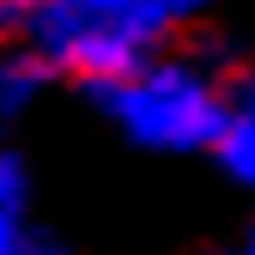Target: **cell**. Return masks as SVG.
<instances>
[{
  "instance_id": "cell-1",
  "label": "cell",
  "mask_w": 255,
  "mask_h": 255,
  "mask_svg": "<svg viewBox=\"0 0 255 255\" xmlns=\"http://www.w3.org/2000/svg\"><path fill=\"white\" fill-rule=\"evenodd\" d=\"M201 6L207 0H30L18 12V30L43 67L110 85L158 55V43Z\"/></svg>"
},
{
  "instance_id": "cell-2",
  "label": "cell",
  "mask_w": 255,
  "mask_h": 255,
  "mask_svg": "<svg viewBox=\"0 0 255 255\" xmlns=\"http://www.w3.org/2000/svg\"><path fill=\"white\" fill-rule=\"evenodd\" d=\"M91 91H104V110L122 122V134L152 152H207L231 110L225 85L182 55H146L140 67Z\"/></svg>"
},
{
  "instance_id": "cell-3",
  "label": "cell",
  "mask_w": 255,
  "mask_h": 255,
  "mask_svg": "<svg viewBox=\"0 0 255 255\" xmlns=\"http://www.w3.org/2000/svg\"><path fill=\"white\" fill-rule=\"evenodd\" d=\"M0 255H55L37 231H30L24 170H18V158H6V152H0Z\"/></svg>"
},
{
  "instance_id": "cell-4",
  "label": "cell",
  "mask_w": 255,
  "mask_h": 255,
  "mask_svg": "<svg viewBox=\"0 0 255 255\" xmlns=\"http://www.w3.org/2000/svg\"><path fill=\"white\" fill-rule=\"evenodd\" d=\"M249 134H255V128H249V104H231L225 110V122H219V134H213V146L207 152H219V164H225L231 176H255V146H249Z\"/></svg>"
},
{
  "instance_id": "cell-5",
  "label": "cell",
  "mask_w": 255,
  "mask_h": 255,
  "mask_svg": "<svg viewBox=\"0 0 255 255\" xmlns=\"http://www.w3.org/2000/svg\"><path fill=\"white\" fill-rule=\"evenodd\" d=\"M24 85H30V73L18 67V61H6V55H0V122H6V116L24 104Z\"/></svg>"
},
{
  "instance_id": "cell-6",
  "label": "cell",
  "mask_w": 255,
  "mask_h": 255,
  "mask_svg": "<svg viewBox=\"0 0 255 255\" xmlns=\"http://www.w3.org/2000/svg\"><path fill=\"white\" fill-rule=\"evenodd\" d=\"M24 6H30V0H0V12H12V18H18Z\"/></svg>"
}]
</instances>
